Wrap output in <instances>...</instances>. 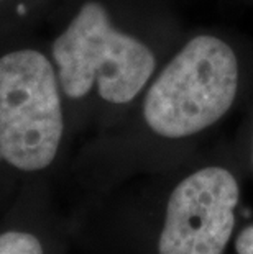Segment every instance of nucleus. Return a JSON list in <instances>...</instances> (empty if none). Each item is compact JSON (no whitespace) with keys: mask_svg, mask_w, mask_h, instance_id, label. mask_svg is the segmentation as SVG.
<instances>
[{"mask_svg":"<svg viewBox=\"0 0 253 254\" xmlns=\"http://www.w3.org/2000/svg\"><path fill=\"white\" fill-rule=\"evenodd\" d=\"M237 89L239 63L232 48L215 36H196L150 87L145 122L160 136H191L230 110Z\"/></svg>","mask_w":253,"mask_h":254,"instance_id":"f257e3e1","label":"nucleus"},{"mask_svg":"<svg viewBox=\"0 0 253 254\" xmlns=\"http://www.w3.org/2000/svg\"><path fill=\"white\" fill-rule=\"evenodd\" d=\"M53 58L59 87L68 97L81 99L97 84L100 97L112 104L135 99L156 66L152 50L115 30L99 2L79 8L53 43Z\"/></svg>","mask_w":253,"mask_h":254,"instance_id":"f03ea898","label":"nucleus"},{"mask_svg":"<svg viewBox=\"0 0 253 254\" xmlns=\"http://www.w3.org/2000/svg\"><path fill=\"white\" fill-rule=\"evenodd\" d=\"M64 120L58 74L35 50L0 58V158L35 172L56 158Z\"/></svg>","mask_w":253,"mask_h":254,"instance_id":"7ed1b4c3","label":"nucleus"},{"mask_svg":"<svg viewBox=\"0 0 253 254\" xmlns=\"http://www.w3.org/2000/svg\"><path fill=\"white\" fill-rule=\"evenodd\" d=\"M239 184L224 167H204L171 192L160 254H224L235 226Z\"/></svg>","mask_w":253,"mask_h":254,"instance_id":"20e7f679","label":"nucleus"},{"mask_svg":"<svg viewBox=\"0 0 253 254\" xmlns=\"http://www.w3.org/2000/svg\"><path fill=\"white\" fill-rule=\"evenodd\" d=\"M0 254H45L35 235L26 231H5L0 235Z\"/></svg>","mask_w":253,"mask_h":254,"instance_id":"39448f33","label":"nucleus"},{"mask_svg":"<svg viewBox=\"0 0 253 254\" xmlns=\"http://www.w3.org/2000/svg\"><path fill=\"white\" fill-rule=\"evenodd\" d=\"M235 251L237 254H253V225L240 231L235 240Z\"/></svg>","mask_w":253,"mask_h":254,"instance_id":"423d86ee","label":"nucleus"}]
</instances>
